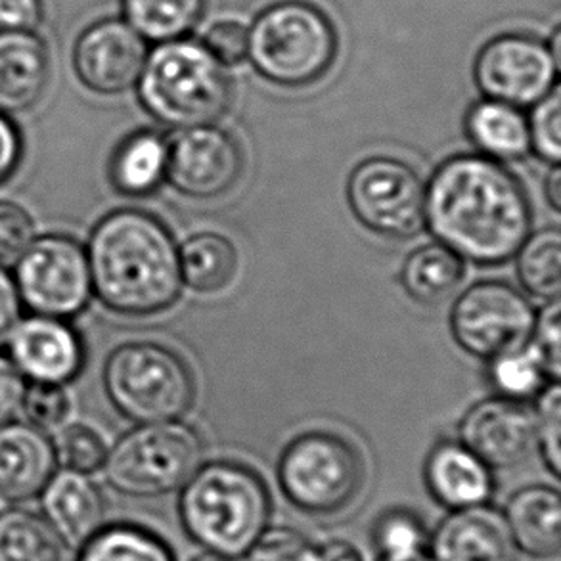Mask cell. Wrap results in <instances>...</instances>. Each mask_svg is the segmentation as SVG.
I'll return each mask as SVG.
<instances>
[{
  "mask_svg": "<svg viewBox=\"0 0 561 561\" xmlns=\"http://www.w3.org/2000/svg\"><path fill=\"white\" fill-rule=\"evenodd\" d=\"M491 381L501 397L524 402L545 389L548 376L531 345H525L491 360Z\"/></svg>",
  "mask_w": 561,
  "mask_h": 561,
  "instance_id": "32",
  "label": "cell"
},
{
  "mask_svg": "<svg viewBox=\"0 0 561 561\" xmlns=\"http://www.w3.org/2000/svg\"><path fill=\"white\" fill-rule=\"evenodd\" d=\"M168 171V140L140 130L123 140L110 163V179L123 196L142 197L160 188Z\"/></svg>",
  "mask_w": 561,
  "mask_h": 561,
  "instance_id": "24",
  "label": "cell"
},
{
  "mask_svg": "<svg viewBox=\"0 0 561 561\" xmlns=\"http://www.w3.org/2000/svg\"><path fill=\"white\" fill-rule=\"evenodd\" d=\"M23 160V138L10 115L0 114V184L14 175Z\"/></svg>",
  "mask_w": 561,
  "mask_h": 561,
  "instance_id": "44",
  "label": "cell"
},
{
  "mask_svg": "<svg viewBox=\"0 0 561 561\" xmlns=\"http://www.w3.org/2000/svg\"><path fill=\"white\" fill-rule=\"evenodd\" d=\"M243 561H319V545L294 527H266Z\"/></svg>",
  "mask_w": 561,
  "mask_h": 561,
  "instance_id": "35",
  "label": "cell"
},
{
  "mask_svg": "<svg viewBox=\"0 0 561 561\" xmlns=\"http://www.w3.org/2000/svg\"><path fill=\"white\" fill-rule=\"evenodd\" d=\"M545 194H547L548 204L560 213L561 209V169L552 165L550 173L547 175V184H545Z\"/></svg>",
  "mask_w": 561,
  "mask_h": 561,
  "instance_id": "46",
  "label": "cell"
},
{
  "mask_svg": "<svg viewBox=\"0 0 561 561\" xmlns=\"http://www.w3.org/2000/svg\"><path fill=\"white\" fill-rule=\"evenodd\" d=\"M12 276L23 307L41 317L73 319L94 296L87 250L71 236L35 238L15 261Z\"/></svg>",
  "mask_w": 561,
  "mask_h": 561,
  "instance_id": "9",
  "label": "cell"
},
{
  "mask_svg": "<svg viewBox=\"0 0 561 561\" xmlns=\"http://www.w3.org/2000/svg\"><path fill=\"white\" fill-rule=\"evenodd\" d=\"M25 422L41 432H53L64 425L71 412V399L64 386L33 383L25 387L22 401Z\"/></svg>",
  "mask_w": 561,
  "mask_h": 561,
  "instance_id": "37",
  "label": "cell"
},
{
  "mask_svg": "<svg viewBox=\"0 0 561 561\" xmlns=\"http://www.w3.org/2000/svg\"><path fill=\"white\" fill-rule=\"evenodd\" d=\"M41 502L43 517L68 547H83L104 527V494L94 481L79 471L54 473L41 493Z\"/></svg>",
  "mask_w": 561,
  "mask_h": 561,
  "instance_id": "19",
  "label": "cell"
},
{
  "mask_svg": "<svg viewBox=\"0 0 561 561\" xmlns=\"http://www.w3.org/2000/svg\"><path fill=\"white\" fill-rule=\"evenodd\" d=\"M265 481L238 462L199 466L179 496V517L190 540L205 552L240 560L271 522Z\"/></svg>",
  "mask_w": 561,
  "mask_h": 561,
  "instance_id": "3",
  "label": "cell"
},
{
  "mask_svg": "<svg viewBox=\"0 0 561 561\" xmlns=\"http://www.w3.org/2000/svg\"><path fill=\"white\" fill-rule=\"evenodd\" d=\"M319 561H366V556L351 540L332 539L319 545Z\"/></svg>",
  "mask_w": 561,
  "mask_h": 561,
  "instance_id": "45",
  "label": "cell"
},
{
  "mask_svg": "<svg viewBox=\"0 0 561 561\" xmlns=\"http://www.w3.org/2000/svg\"><path fill=\"white\" fill-rule=\"evenodd\" d=\"M516 552L504 514L489 504L450 512L427 547L432 561H516Z\"/></svg>",
  "mask_w": 561,
  "mask_h": 561,
  "instance_id": "18",
  "label": "cell"
},
{
  "mask_svg": "<svg viewBox=\"0 0 561 561\" xmlns=\"http://www.w3.org/2000/svg\"><path fill=\"white\" fill-rule=\"evenodd\" d=\"M53 439L27 422L0 425V510L41 496L56 473Z\"/></svg>",
  "mask_w": 561,
  "mask_h": 561,
  "instance_id": "17",
  "label": "cell"
},
{
  "mask_svg": "<svg viewBox=\"0 0 561 561\" xmlns=\"http://www.w3.org/2000/svg\"><path fill=\"white\" fill-rule=\"evenodd\" d=\"M188 561H238L232 560V558H227V556L215 554V552H202V554L194 556V558H190Z\"/></svg>",
  "mask_w": 561,
  "mask_h": 561,
  "instance_id": "47",
  "label": "cell"
},
{
  "mask_svg": "<svg viewBox=\"0 0 561 561\" xmlns=\"http://www.w3.org/2000/svg\"><path fill=\"white\" fill-rule=\"evenodd\" d=\"M460 440L491 470H512L535 447L533 410L501 394L478 402L463 416Z\"/></svg>",
  "mask_w": 561,
  "mask_h": 561,
  "instance_id": "16",
  "label": "cell"
},
{
  "mask_svg": "<svg viewBox=\"0 0 561 561\" xmlns=\"http://www.w3.org/2000/svg\"><path fill=\"white\" fill-rule=\"evenodd\" d=\"M278 485L291 506L307 516H335L357 501L365 485V462L340 435L312 432L284 448Z\"/></svg>",
  "mask_w": 561,
  "mask_h": 561,
  "instance_id": "8",
  "label": "cell"
},
{
  "mask_svg": "<svg viewBox=\"0 0 561 561\" xmlns=\"http://www.w3.org/2000/svg\"><path fill=\"white\" fill-rule=\"evenodd\" d=\"M202 45L225 66L232 68L248 60V27L232 20L213 23Z\"/></svg>",
  "mask_w": 561,
  "mask_h": 561,
  "instance_id": "40",
  "label": "cell"
},
{
  "mask_svg": "<svg viewBox=\"0 0 561 561\" xmlns=\"http://www.w3.org/2000/svg\"><path fill=\"white\" fill-rule=\"evenodd\" d=\"M43 18V0H0V31H37Z\"/></svg>",
  "mask_w": 561,
  "mask_h": 561,
  "instance_id": "42",
  "label": "cell"
},
{
  "mask_svg": "<svg viewBox=\"0 0 561 561\" xmlns=\"http://www.w3.org/2000/svg\"><path fill=\"white\" fill-rule=\"evenodd\" d=\"M37 238L30 211L14 202L0 199V265L15 263Z\"/></svg>",
  "mask_w": 561,
  "mask_h": 561,
  "instance_id": "38",
  "label": "cell"
},
{
  "mask_svg": "<svg viewBox=\"0 0 561 561\" xmlns=\"http://www.w3.org/2000/svg\"><path fill=\"white\" fill-rule=\"evenodd\" d=\"M242 148L215 125L181 129L168 142L169 184L183 196L213 199L227 194L242 175Z\"/></svg>",
  "mask_w": 561,
  "mask_h": 561,
  "instance_id": "13",
  "label": "cell"
},
{
  "mask_svg": "<svg viewBox=\"0 0 561 561\" xmlns=\"http://www.w3.org/2000/svg\"><path fill=\"white\" fill-rule=\"evenodd\" d=\"M27 381L10 358L0 355V425L12 422L22 410L23 393Z\"/></svg>",
  "mask_w": 561,
  "mask_h": 561,
  "instance_id": "41",
  "label": "cell"
},
{
  "mask_svg": "<svg viewBox=\"0 0 561 561\" xmlns=\"http://www.w3.org/2000/svg\"><path fill=\"white\" fill-rule=\"evenodd\" d=\"M560 54L547 41L504 33L478 54L473 76L485 99L516 107H531L558 87Z\"/></svg>",
  "mask_w": 561,
  "mask_h": 561,
  "instance_id": "12",
  "label": "cell"
},
{
  "mask_svg": "<svg viewBox=\"0 0 561 561\" xmlns=\"http://www.w3.org/2000/svg\"><path fill=\"white\" fill-rule=\"evenodd\" d=\"M102 379L117 412L138 425L175 422L196 394L183 358L153 342L125 343L112 351Z\"/></svg>",
  "mask_w": 561,
  "mask_h": 561,
  "instance_id": "6",
  "label": "cell"
},
{
  "mask_svg": "<svg viewBox=\"0 0 561 561\" xmlns=\"http://www.w3.org/2000/svg\"><path fill=\"white\" fill-rule=\"evenodd\" d=\"M84 250L92 291L110 311L148 317L165 311L181 296L179 245L150 213H110L99 220Z\"/></svg>",
  "mask_w": 561,
  "mask_h": 561,
  "instance_id": "2",
  "label": "cell"
},
{
  "mask_svg": "<svg viewBox=\"0 0 561 561\" xmlns=\"http://www.w3.org/2000/svg\"><path fill=\"white\" fill-rule=\"evenodd\" d=\"M535 317L531 304L516 288L504 282H479L458 297L450 328L466 353L493 360L529 343Z\"/></svg>",
  "mask_w": 561,
  "mask_h": 561,
  "instance_id": "10",
  "label": "cell"
},
{
  "mask_svg": "<svg viewBox=\"0 0 561 561\" xmlns=\"http://www.w3.org/2000/svg\"><path fill=\"white\" fill-rule=\"evenodd\" d=\"M123 20L146 41L184 38L204 15L207 0H122Z\"/></svg>",
  "mask_w": 561,
  "mask_h": 561,
  "instance_id": "27",
  "label": "cell"
},
{
  "mask_svg": "<svg viewBox=\"0 0 561 561\" xmlns=\"http://www.w3.org/2000/svg\"><path fill=\"white\" fill-rule=\"evenodd\" d=\"M373 545L379 560L409 561L427 554L430 533L424 519L410 510H387L373 527Z\"/></svg>",
  "mask_w": 561,
  "mask_h": 561,
  "instance_id": "31",
  "label": "cell"
},
{
  "mask_svg": "<svg viewBox=\"0 0 561 561\" xmlns=\"http://www.w3.org/2000/svg\"><path fill=\"white\" fill-rule=\"evenodd\" d=\"M462 278V259L439 242L412 251L401 273L402 288L422 305L447 301Z\"/></svg>",
  "mask_w": 561,
  "mask_h": 561,
  "instance_id": "25",
  "label": "cell"
},
{
  "mask_svg": "<svg viewBox=\"0 0 561 561\" xmlns=\"http://www.w3.org/2000/svg\"><path fill=\"white\" fill-rule=\"evenodd\" d=\"M424 222L458 257L501 265L531 234V205L501 161L466 153L445 161L425 186Z\"/></svg>",
  "mask_w": 561,
  "mask_h": 561,
  "instance_id": "1",
  "label": "cell"
},
{
  "mask_svg": "<svg viewBox=\"0 0 561 561\" xmlns=\"http://www.w3.org/2000/svg\"><path fill=\"white\" fill-rule=\"evenodd\" d=\"M137 91L156 122L179 130L219 122L232 100L227 68L186 37L148 50Z\"/></svg>",
  "mask_w": 561,
  "mask_h": 561,
  "instance_id": "4",
  "label": "cell"
},
{
  "mask_svg": "<svg viewBox=\"0 0 561 561\" xmlns=\"http://www.w3.org/2000/svg\"><path fill=\"white\" fill-rule=\"evenodd\" d=\"M204 445L181 422L138 425L107 450L102 470L117 493L130 499H160L181 491L202 466Z\"/></svg>",
  "mask_w": 561,
  "mask_h": 561,
  "instance_id": "7",
  "label": "cell"
},
{
  "mask_svg": "<svg viewBox=\"0 0 561 561\" xmlns=\"http://www.w3.org/2000/svg\"><path fill=\"white\" fill-rule=\"evenodd\" d=\"M50 81V54L37 31H0V114L37 106Z\"/></svg>",
  "mask_w": 561,
  "mask_h": 561,
  "instance_id": "20",
  "label": "cell"
},
{
  "mask_svg": "<svg viewBox=\"0 0 561 561\" xmlns=\"http://www.w3.org/2000/svg\"><path fill=\"white\" fill-rule=\"evenodd\" d=\"M146 58V38L117 18L92 23L73 46L76 76L89 91L102 96L135 89Z\"/></svg>",
  "mask_w": 561,
  "mask_h": 561,
  "instance_id": "14",
  "label": "cell"
},
{
  "mask_svg": "<svg viewBox=\"0 0 561 561\" xmlns=\"http://www.w3.org/2000/svg\"><path fill=\"white\" fill-rule=\"evenodd\" d=\"M337 54L334 23L305 0L265 8L248 30V58L259 76L278 87H307L332 68Z\"/></svg>",
  "mask_w": 561,
  "mask_h": 561,
  "instance_id": "5",
  "label": "cell"
},
{
  "mask_svg": "<svg viewBox=\"0 0 561 561\" xmlns=\"http://www.w3.org/2000/svg\"><path fill=\"white\" fill-rule=\"evenodd\" d=\"M53 445L56 462L64 466V470L79 471L84 476L102 470L110 450L104 437L84 424L61 427Z\"/></svg>",
  "mask_w": 561,
  "mask_h": 561,
  "instance_id": "33",
  "label": "cell"
},
{
  "mask_svg": "<svg viewBox=\"0 0 561 561\" xmlns=\"http://www.w3.org/2000/svg\"><path fill=\"white\" fill-rule=\"evenodd\" d=\"M561 307L560 299L548 301L547 307L535 317L531 332V350L537 353L540 363L550 379L558 381L561 374Z\"/></svg>",
  "mask_w": 561,
  "mask_h": 561,
  "instance_id": "39",
  "label": "cell"
},
{
  "mask_svg": "<svg viewBox=\"0 0 561 561\" xmlns=\"http://www.w3.org/2000/svg\"><path fill=\"white\" fill-rule=\"evenodd\" d=\"M502 514L517 552L540 561L560 556L561 502L554 486H522Z\"/></svg>",
  "mask_w": 561,
  "mask_h": 561,
  "instance_id": "22",
  "label": "cell"
},
{
  "mask_svg": "<svg viewBox=\"0 0 561 561\" xmlns=\"http://www.w3.org/2000/svg\"><path fill=\"white\" fill-rule=\"evenodd\" d=\"M8 358L33 383L66 386L81 374L87 351L68 320L31 314L8 340Z\"/></svg>",
  "mask_w": 561,
  "mask_h": 561,
  "instance_id": "15",
  "label": "cell"
},
{
  "mask_svg": "<svg viewBox=\"0 0 561 561\" xmlns=\"http://www.w3.org/2000/svg\"><path fill=\"white\" fill-rule=\"evenodd\" d=\"M466 129L479 152L494 161H516L531 152L529 123L522 110L483 99L471 107Z\"/></svg>",
  "mask_w": 561,
  "mask_h": 561,
  "instance_id": "23",
  "label": "cell"
},
{
  "mask_svg": "<svg viewBox=\"0 0 561 561\" xmlns=\"http://www.w3.org/2000/svg\"><path fill=\"white\" fill-rule=\"evenodd\" d=\"M517 278L535 299L554 301L561 291V232L545 228L527 236L517 251Z\"/></svg>",
  "mask_w": 561,
  "mask_h": 561,
  "instance_id": "29",
  "label": "cell"
},
{
  "mask_svg": "<svg viewBox=\"0 0 561 561\" xmlns=\"http://www.w3.org/2000/svg\"><path fill=\"white\" fill-rule=\"evenodd\" d=\"M424 473L427 491L450 512L483 506L493 499V470L462 443L433 448Z\"/></svg>",
  "mask_w": 561,
  "mask_h": 561,
  "instance_id": "21",
  "label": "cell"
},
{
  "mask_svg": "<svg viewBox=\"0 0 561 561\" xmlns=\"http://www.w3.org/2000/svg\"><path fill=\"white\" fill-rule=\"evenodd\" d=\"M77 561H176L165 540L145 527L130 524L102 527Z\"/></svg>",
  "mask_w": 561,
  "mask_h": 561,
  "instance_id": "30",
  "label": "cell"
},
{
  "mask_svg": "<svg viewBox=\"0 0 561 561\" xmlns=\"http://www.w3.org/2000/svg\"><path fill=\"white\" fill-rule=\"evenodd\" d=\"M23 305L15 289L14 276L0 265V350L7 345L10 335L22 320Z\"/></svg>",
  "mask_w": 561,
  "mask_h": 561,
  "instance_id": "43",
  "label": "cell"
},
{
  "mask_svg": "<svg viewBox=\"0 0 561 561\" xmlns=\"http://www.w3.org/2000/svg\"><path fill=\"white\" fill-rule=\"evenodd\" d=\"M533 107L529 123L531 150L540 160L558 165L561 160V92L554 87Z\"/></svg>",
  "mask_w": 561,
  "mask_h": 561,
  "instance_id": "36",
  "label": "cell"
},
{
  "mask_svg": "<svg viewBox=\"0 0 561 561\" xmlns=\"http://www.w3.org/2000/svg\"><path fill=\"white\" fill-rule=\"evenodd\" d=\"M351 211L368 230L409 238L424 225L425 184L409 163L370 158L353 169L347 183Z\"/></svg>",
  "mask_w": 561,
  "mask_h": 561,
  "instance_id": "11",
  "label": "cell"
},
{
  "mask_svg": "<svg viewBox=\"0 0 561 561\" xmlns=\"http://www.w3.org/2000/svg\"><path fill=\"white\" fill-rule=\"evenodd\" d=\"M183 284L197 294H215L234 280L238 253L225 236L199 232L179 248Z\"/></svg>",
  "mask_w": 561,
  "mask_h": 561,
  "instance_id": "26",
  "label": "cell"
},
{
  "mask_svg": "<svg viewBox=\"0 0 561 561\" xmlns=\"http://www.w3.org/2000/svg\"><path fill=\"white\" fill-rule=\"evenodd\" d=\"M376 561H387V560H376ZM409 561H432L430 560V556L425 554V556H422V558H416V560H409Z\"/></svg>",
  "mask_w": 561,
  "mask_h": 561,
  "instance_id": "48",
  "label": "cell"
},
{
  "mask_svg": "<svg viewBox=\"0 0 561 561\" xmlns=\"http://www.w3.org/2000/svg\"><path fill=\"white\" fill-rule=\"evenodd\" d=\"M535 416V445L556 479L561 478V389L558 381L540 391Z\"/></svg>",
  "mask_w": 561,
  "mask_h": 561,
  "instance_id": "34",
  "label": "cell"
},
{
  "mask_svg": "<svg viewBox=\"0 0 561 561\" xmlns=\"http://www.w3.org/2000/svg\"><path fill=\"white\" fill-rule=\"evenodd\" d=\"M0 561H61V540L30 510H0Z\"/></svg>",
  "mask_w": 561,
  "mask_h": 561,
  "instance_id": "28",
  "label": "cell"
}]
</instances>
